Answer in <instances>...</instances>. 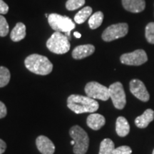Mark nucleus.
Instances as JSON below:
<instances>
[{
  "label": "nucleus",
  "instance_id": "28",
  "mask_svg": "<svg viewBox=\"0 0 154 154\" xmlns=\"http://www.w3.org/2000/svg\"><path fill=\"white\" fill-rule=\"evenodd\" d=\"M6 149H7V144H6V143L3 140H2L0 138V154L5 153Z\"/></svg>",
  "mask_w": 154,
  "mask_h": 154
},
{
  "label": "nucleus",
  "instance_id": "27",
  "mask_svg": "<svg viewBox=\"0 0 154 154\" xmlns=\"http://www.w3.org/2000/svg\"><path fill=\"white\" fill-rule=\"evenodd\" d=\"M7 110L5 104L0 101V119H3L7 116Z\"/></svg>",
  "mask_w": 154,
  "mask_h": 154
},
{
  "label": "nucleus",
  "instance_id": "16",
  "mask_svg": "<svg viewBox=\"0 0 154 154\" xmlns=\"http://www.w3.org/2000/svg\"><path fill=\"white\" fill-rule=\"evenodd\" d=\"M116 131L120 137H125L130 132V126L124 116H119L116 122Z\"/></svg>",
  "mask_w": 154,
  "mask_h": 154
},
{
  "label": "nucleus",
  "instance_id": "18",
  "mask_svg": "<svg viewBox=\"0 0 154 154\" xmlns=\"http://www.w3.org/2000/svg\"><path fill=\"white\" fill-rule=\"evenodd\" d=\"M92 8L90 7H85L79 11L74 17V22L77 24H83L88 17H91Z\"/></svg>",
  "mask_w": 154,
  "mask_h": 154
},
{
  "label": "nucleus",
  "instance_id": "13",
  "mask_svg": "<svg viewBox=\"0 0 154 154\" xmlns=\"http://www.w3.org/2000/svg\"><path fill=\"white\" fill-rule=\"evenodd\" d=\"M122 5L126 10L132 13H140L146 8L145 0H122Z\"/></svg>",
  "mask_w": 154,
  "mask_h": 154
},
{
  "label": "nucleus",
  "instance_id": "29",
  "mask_svg": "<svg viewBox=\"0 0 154 154\" xmlns=\"http://www.w3.org/2000/svg\"><path fill=\"white\" fill-rule=\"evenodd\" d=\"M74 36L76 38H79L82 37V34H81L79 32H74Z\"/></svg>",
  "mask_w": 154,
  "mask_h": 154
},
{
  "label": "nucleus",
  "instance_id": "25",
  "mask_svg": "<svg viewBox=\"0 0 154 154\" xmlns=\"http://www.w3.org/2000/svg\"><path fill=\"white\" fill-rule=\"evenodd\" d=\"M132 150L129 146H122L114 149L113 154H131Z\"/></svg>",
  "mask_w": 154,
  "mask_h": 154
},
{
  "label": "nucleus",
  "instance_id": "19",
  "mask_svg": "<svg viewBox=\"0 0 154 154\" xmlns=\"http://www.w3.org/2000/svg\"><path fill=\"white\" fill-rule=\"evenodd\" d=\"M115 149L114 143L110 138H105L100 144L99 154H113Z\"/></svg>",
  "mask_w": 154,
  "mask_h": 154
},
{
  "label": "nucleus",
  "instance_id": "24",
  "mask_svg": "<svg viewBox=\"0 0 154 154\" xmlns=\"http://www.w3.org/2000/svg\"><path fill=\"white\" fill-rule=\"evenodd\" d=\"M9 24L5 17L0 15V36H6L9 33Z\"/></svg>",
  "mask_w": 154,
  "mask_h": 154
},
{
  "label": "nucleus",
  "instance_id": "11",
  "mask_svg": "<svg viewBox=\"0 0 154 154\" xmlns=\"http://www.w3.org/2000/svg\"><path fill=\"white\" fill-rule=\"evenodd\" d=\"M36 147L42 154H54L55 146L49 138L45 136H39L36 139Z\"/></svg>",
  "mask_w": 154,
  "mask_h": 154
},
{
  "label": "nucleus",
  "instance_id": "22",
  "mask_svg": "<svg viewBox=\"0 0 154 154\" xmlns=\"http://www.w3.org/2000/svg\"><path fill=\"white\" fill-rule=\"evenodd\" d=\"M85 0H68L66 3V8L69 11H74L83 7Z\"/></svg>",
  "mask_w": 154,
  "mask_h": 154
},
{
  "label": "nucleus",
  "instance_id": "30",
  "mask_svg": "<svg viewBox=\"0 0 154 154\" xmlns=\"http://www.w3.org/2000/svg\"><path fill=\"white\" fill-rule=\"evenodd\" d=\"M45 17H47V18H48V17H49V15H48V14H45Z\"/></svg>",
  "mask_w": 154,
  "mask_h": 154
},
{
  "label": "nucleus",
  "instance_id": "6",
  "mask_svg": "<svg viewBox=\"0 0 154 154\" xmlns=\"http://www.w3.org/2000/svg\"><path fill=\"white\" fill-rule=\"evenodd\" d=\"M128 25L126 23L112 24L107 27L102 33V39L109 42L124 37L128 34Z\"/></svg>",
  "mask_w": 154,
  "mask_h": 154
},
{
  "label": "nucleus",
  "instance_id": "15",
  "mask_svg": "<svg viewBox=\"0 0 154 154\" xmlns=\"http://www.w3.org/2000/svg\"><path fill=\"white\" fill-rule=\"evenodd\" d=\"M154 119V111L151 109H148L142 115L135 119V124L138 128H145Z\"/></svg>",
  "mask_w": 154,
  "mask_h": 154
},
{
  "label": "nucleus",
  "instance_id": "14",
  "mask_svg": "<svg viewBox=\"0 0 154 154\" xmlns=\"http://www.w3.org/2000/svg\"><path fill=\"white\" fill-rule=\"evenodd\" d=\"M86 124L90 128L94 131H98L102 128L106 124V119L103 116L99 113H91L87 117Z\"/></svg>",
  "mask_w": 154,
  "mask_h": 154
},
{
  "label": "nucleus",
  "instance_id": "23",
  "mask_svg": "<svg viewBox=\"0 0 154 154\" xmlns=\"http://www.w3.org/2000/svg\"><path fill=\"white\" fill-rule=\"evenodd\" d=\"M145 35L147 42L154 44V22H150L146 26Z\"/></svg>",
  "mask_w": 154,
  "mask_h": 154
},
{
  "label": "nucleus",
  "instance_id": "1",
  "mask_svg": "<svg viewBox=\"0 0 154 154\" xmlns=\"http://www.w3.org/2000/svg\"><path fill=\"white\" fill-rule=\"evenodd\" d=\"M67 106L73 112L80 114L96 112L99 109V104L95 99L88 96L72 94L67 99Z\"/></svg>",
  "mask_w": 154,
  "mask_h": 154
},
{
  "label": "nucleus",
  "instance_id": "20",
  "mask_svg": "<svg viewBox=\"0 0 154 154\" xmlns=\"http://www.w3.org/2000/svg\"><path fill=\"white\" fill-rule=\"evenodd\" d=\"M103 20V14L101 11L95 12L88 19V25L91 29H96L101 26Z\"/></svg>",
  "mask_w": 154,
  "mask_h": 154
},
{
  "label": "nucleus",
  "instance_id": "7",
  "mask_svg": "<svg viewBox=\"0 0 154 154\" xmlns=\"http://www.w3.org/2000/svg\"><path fill=\"white\" fill-rule=\"evenodd\" d=\"M85 93L87 96L94 99L107 101L110 98L109 88L96 82H91L86 84Z\"/></svg>",
  "mask_w": 154,
  "mask_h": 154
},
{
  "label": "nucleus",
  "instance_id": "5",
  "mask_svg": "<svg viewBox=\"0 0 154 154\" xmlns=\"http://www.w3.org/2000/svg\"><path fill=\"white\" fill-rule=\"evenodd\" d=\"M48 22L51 29L58 32H65L70 36V32L75 28V23L66 16L52 13L48 17Z\"/></svg>",
  "mask_w": 154,
  "mask_h": 154
},
{
  "label": "nucleus",
  "instance_id": "26",
  "mask_svg": "<svg viewBox=\"0 0 154 154\" xmlns=\"http://www.w3.org/2000/svg\"><path fill=\"white\" fill-rule=\"evenodd\" d=\"M9 11V6L3 0H0V14H7Z\"/></svg>",
  "mask_w": 154,
  "mask_h": 154
},
{
  "label": "nucleus",
  "instance_id": "9",
  "mask_svg": "<svg viewBox=\"0 0 154 154\" xmlns=\"http://www.w3.org/2000/svg\"><path fill=\"white\" fill-rule=\"evenodd\" d=\"M120 61L123 64L128 66H140L148 61V57L144 50L137 49L133 52L122 54Z\"/></svg>",
  "mask_w": 154,
  "mask_h": 154
},
{
  "label": "nucleus",
  "instance_id": "2",
  "mask_svg": "<svg viewBox=\"0 0 154 154\" xmlns=\"http://www.w3.org/2000/svg\"><path fill=\"white\" fill-rule=\"evenodd\" d=\"M24 64L26 68L35 74L46 75L52 72L53 64L47 57L34 54L28 56L25 59Z\"/></svg>",
  "mask_w": 154,
  "mask_h": 154
},
{
  "label": "nucleus",
  "instance_id": "12",
  "mask_svg": "<svg viewBox=\"0 0 154 154\" xmlns=\"http://www.w3.org/2000/svg\"><path fill=\"white\" fill-rule=\"evenodd\" d=\"M95 51V47L92 44H84V45H80L74 48L72 51V57L74 59H84V58L89 57L93 54Z\"/></svg>",
  "mask_w": 154,
  "mask_h": 154
},
{
  "label": "nucleus",
  "instance_id": "21",
  "mask_svg": "<svg viewBox=\"0 0 154 154\" xmlns=\"http://www.w3.org/2000/svg\"><path fill=\"white\" fill-rule=\"evenodd\" d=\"M11 74L9 70L5 66H0V88L5 87L10 81Z\"/></svg>",
  "mask_w": 154,
  "mask_h": 154
},
{
  "label": "nucleus",
  "instance_id": "3",
  "mask_svg": "<svg viewBox=\"0 0 154 154\" xmlns=\"http://www.w3.org/2000/svg\"><path fill=\"white\" fill-rule=\"evenodd\" d=\"M69 135L74 141L73 151L74 154H86L89 146V137L87 133L78 125L72 126Z\"/></svg>",
  "mask_w": 154,
  "mask_h": 154
},
{
  "label": "nucleus",
  "instance_id": "31",
  "mask_svg": "<svg viewBox=\"0 0 154 154\" xmlns=\"http://www.w3.org/2000/svg\"><path fill=\"white\" fill-rule=\"evenodd\" d=\"M153 154H154V149H153Z\"/></svg>",
  "mask_w": 154,
  "mask_h": 154
},
{
  "label": "nucleus",
  "instance_id": "4",
  "mask_svg": "<svg viewBox=\"0 0 154 154\" xmlns=\"http://www.w3.org/2000/svg\"><path fill=\"white\" fill-rule=\"evenodd\" d=\"M47 47L51 52L57 54H63L68 52L71 44L66 36L61 32H55L47 42Z\"/></svg>",
  "mask_w": 154,
  "mask_h": 154
},
{
  "label": "nucleus",
  "instance_id": "10",
  "mask_svg": "<svg viewBox=\"0 0 154 154\" xmlns=\"http://www.w3.org/2000/svg\"><path fill=\"white\" fill-rule=\"evenodd\" d=\"M130 91L134 96L143 102L149 101L150 95L143 82L138 79H132L130 82Z\"/></svg>",
  "mask_w": 154,
  "mask_h": 154
},
{
  "label": "nucleus",
  "instance_id": "17",
  "mask_svg": "<svg viewBox=\"0 0 154 154\" xmlns=\"http://www.w3.org/2000/svg\"><path fill=\"white\" fill-rule=\"evenodd\" d=\"M26 36V26L22 22H19L11 32L10 37L13 42H17L22 40Z\"/></svg>",
  "mask_w": 154,
  "mask_h": 154
},
{
  "label": "nucleus",
  "instance_id": "8",
  "mask_svg": "<svg viewBox=\"0 0 154 154\" xmlns=\"http://www.w3.org/2000/svg\"><path fill=\"white\" fill-rule=\"evenodd\" d=\"M109 96L116 109H123L126 104V94L121 82H115L109 87Z\"/></svg>",
  "mask_w": 154,
  "mask_h": 154
}]
</instances>
